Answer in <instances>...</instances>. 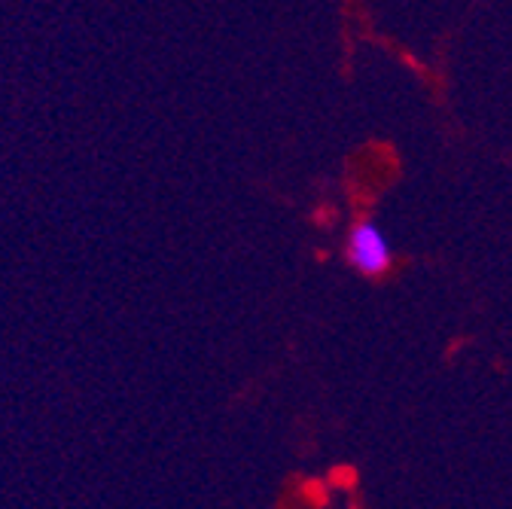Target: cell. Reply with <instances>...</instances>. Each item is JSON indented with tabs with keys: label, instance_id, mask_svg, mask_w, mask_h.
<instances>
[{
	"label": "cell",
	"instance_id": "obj_1",
	"mask_svg": "<svg viewBox=\"0 0 512 509\" xmlns=\"http://www.w3.org/2000/svg\"><path fill=\"white\" fill-rule=\"evenodd\" d=\"M345 260L354 272H360L366 278H378L391 269L394 247L378 223L357 220L348 232V241H345Z\"/></svg>",
	"mask_w": 512,
	"mask_h": 509
}]
</instances>
